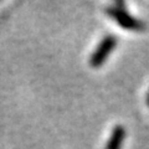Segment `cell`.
I'll return each instance as SVG.
<instances>
[{"label": "cell", "instance_id": "3", "mask_svg": "<svg viewBox=\"0 0 149 149\" xmlns=\"http://www.w3.org/2000/svg\"><path fill=\"white\" fill-rule=\"evenodd\" d=\"M125 139V128L123 125H116L111 133L109 139L106 143L104 149H122V146Z\"/></svg>", "mask_w": 149, "mask_h": 149}, {"label": "cell", "instance_id": "2", "mask_svg": "<svg viewBox=\"0 0 149 149\" xmlns=\"http://www.w3.org/2000/svg\"><path fill=\"white\" fill-rule=\"evenodd\" d=\"M107 14L114 19L117 24L123 27L125 30L129 31H143L146 25L143 24L141 20H138L134 16H132L129 13H127L124 9L120 8H108L107 9Z\"/></svg>", "mask_w": 149, "mask_h": 149}, {"label": "cell", "instance_id": "4", "mask_svg": "<svg viewBox=\"0 0 149 149\" xmlns=\"http://www.w3.org/2000/svg\"><path fill=\"white\" fill-rule=\"evenodd\" d=\"M147 104L149 106V90H148V93H147Z\"/></svg>", "mask_w": 149, "mask_h": 149}, {"label": "cell", "instance_id": "1", "mask_svg": "<svg viewBox=\"0 0 149 149\" xmlns=\"http://www.w3.org/2000/svg\"><path fill=\"white\" fill-rule=\"evenodd\" d=\"M117 46V37L113 35H107L104 36L102 41L98 44L96 50L91 55L90 63L92 67H100L102 66L108 58V56L113 52V50Z\"/></svg>", "mask_w": 149, "mask_h": 149}]
</instances>
